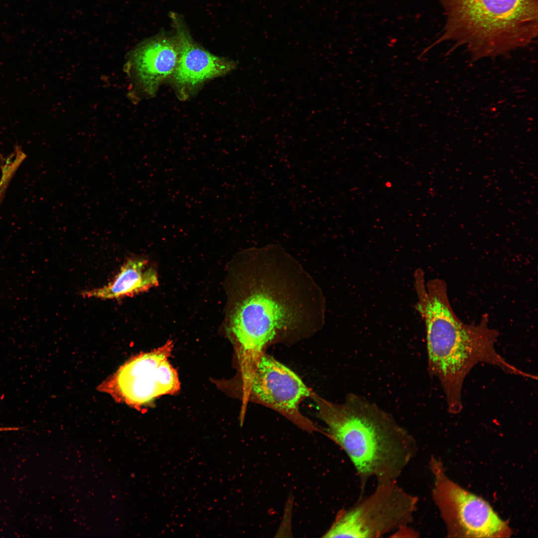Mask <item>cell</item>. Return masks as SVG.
I'll return each instance as SVG.
<instances>
[{"instance_id":"cell-7","label":"cell","mask_w":538,"mask_h":538,"mask_svg":"<svg viewBox=\"0 0 538 538\" xmlns=\"http://www.w3.org/2000/svg\"><path fill=\"white\" fill-rule=\"evenodd\" d=\"M243 377L248 399L279 412L303 429L318 430L299 410L300 402L314 393L289 368L264 353Z\"/></svg>"},{"instance_id":"cell-5","label":"cell","mask_w":538,"mask_h":538,"mask_svg":"<svg viewBox=\"0 0 538 538\" xmlns=\"http://www.w3.org/2000/svg\"><path fill=\"white\" fill-rule=\"evenodd\" d=\"M418 499L398 481L377 483L369 495L341 510L324 538H378L409 531Z\"/></svg>"},{"instance_id":"cell-1","label":"cell","mask_w":538,"mask_h":538,"mask_svg":"<svg viewBox=\"0 0 538 538\" xmlns=\"http://www.w3.org/2000/svg\"><path fill=\"white\" fill-rule=\"evenodd\" d=\"M417 300L415 308L424 321L428 368L439 381L446 398L447 410L456 414L463 408L462 389L465 377L477 364L497 366L512 374L535 379L508 362L495 349L498 331L489 325L484 315L478 323L461 320L449 302L446 282L440 278L426 283L424 273H414Z\"/></svg>"},{"instance_id":"cell-2","label":"cell","mask_w":538,"mask_h":538,"mask_svg":"<svg viewBox=\"0 0 538 538\" xmlns=\"http://www.w3.org/2000/svg\"><path fill=\"white\" fill-rule=\"evenodd\" d=\"M312 398L326 434L345 452L362 488L370 480L398 481L418 448L413 436L391 414L354 394L339 404L315 394Z\"/></svg>"},{"instance_id":"cell-12","label":"cell","mask_w":538,"mask_h":538,"mask_svg":"<svg viewBox=\"0 0 538 538\" xmlns=\"http://www.w3.org/2000/svg\"><path fill=\"white\" fill-rule=\"evenodd\" d=\"M13 429H14V427H0V431H7V430L8 431V430H12Z\"/></svg>"},{"instance_id":"cell-8","label":"cell","mask_w":538,"mask_h":538,"mask_svg":"<svg viewBox=\"0 0 538 538\" xmlns=\"http://www.w3.org/2000/svg\"><path fill=\"white\" fill-rule=\"evenodd\" d=\"M169 16L180 47L178 64L170 80L178 98L185 100L207 81L234 71L238 63L214 55L197 43L182 16L173 11Z\"/></svg>"},{"instance_id":"cell-3","label":"cell","mask_w":538,"mask_h":538,"mask_svg":"<svg viewBox=\"0 0 538 538\" xmlns=\"http://www.w3.org/2000/svg\"><path fill=\"white\" fill-rule=\"evenodd\" d=\"M446 17L443 33L423 51L444 41L464 45L473 62L506 55L538 35V0H438Z\"/></svg>"},{"instance_id":"cell-9","label":"cell","mask_w":538,"mask_h":538,"mask_svg":"<svg viewBox=\"0 0 538 538\" xmlns=\"http://www.w3.org/2000/svg\"><path fill=\"white\" fill-rule=\"evenodd\" d=\"M172 348V341H168L163 346L136 357L119 371L115 384L128 403L140 405L161 395H170L160 365L167 360Z\"/></svg>"},{"instance_id":"cell-11","label":"cell","mask_w":538,"mask_h":538,"mask_svg":"<svg viewBox=\"0 0 538 538\" xmlns=\"http://www.w3.org/2000/svg\"><path fill=\"white\" fill-rule=\"evenodd\" d=\"M158 285L157 272L148 267L147 260L131 258L124 263L111 282L102 287L84 291L82 295L103 299H119L133 296Z\"/></svg>"},{"instance_id":"cell-10","label":"cell","mask_w":538,"mask_h":538,"mask_svg":"<svg viewBox=\"0 0 538 538\" xmlns=\"http://www.w3.org/2000/svg\"><path fill=\"white\" fill-rule=\"evenodd\" d=\"M180 52L177 38L160 34L145 40L132 52L129 63L137 85L146 95H155L159 86L170 80Z\"/></svg>"},{"instance_id":"cell-4","label":"cell","mask_w":538,"mask_h":538,"mask_svg":"<svg viewBox=\"0 0 538 538\" xmlns=\"http://www.w3.org/2000/svg\"><path fill=\"white\" fill-rule=\"evenodd\" d=\"M250 287L229 317V327L238 345L243 370L256 363L280 333L297 327L302 319L300 306L284 285L256 277Z\"/></svg>"},{"instance_id":"cell-6","label":"cell","mask_w":538,"mask_h":538,"mask_svg":"<svg viewBox=\"0 0 538 538\" xmlns=\"http://www.w3.org/2000/svg\"><path fill=\"white\" fill-rule=\"evenodd\" d=\"M432 495L450 536L458 537H508L510 530L488 502L459 486L445 475L441 463L432 458Z\"/></svg>"}]
</instances>
